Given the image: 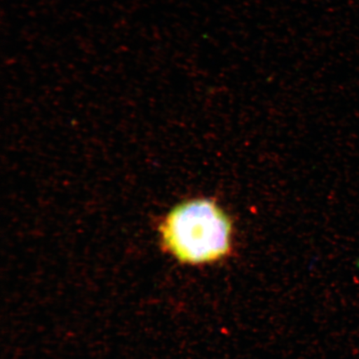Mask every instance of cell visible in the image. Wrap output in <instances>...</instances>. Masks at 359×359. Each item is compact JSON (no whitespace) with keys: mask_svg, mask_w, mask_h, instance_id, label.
<instances>
[{"mask_svg":"<svg viewBox=\"0 0 359 359\" xmlns=\"http://www.w3.org/2000/svg\"><path fill=\"white\" fill-rule=\"evenodd\" d=\"M160 232L167 252L189 266L218 262L231 252L232 222L212 200L178 205L161 223Z\"/></svg>","mask_w":359,"mask_h":359,"instance_id":"1","label":"cell"}]
</instances>
